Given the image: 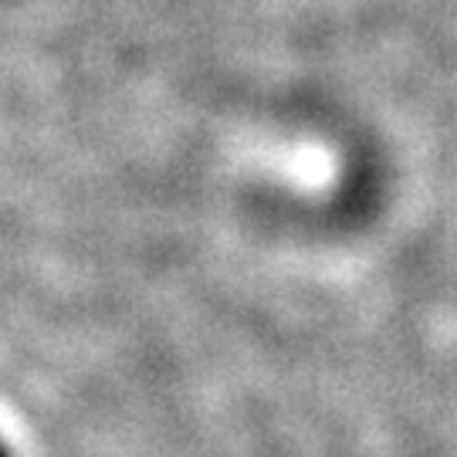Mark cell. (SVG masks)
I'll return each mask as SVG.
<instances>
[{
  "mask_svg": "<svg viewBox=\"0 0 457 457\" xmlns=\"http://www.w3.org/2000/svg\"><path fill=\"white\" fill-rule=\"evenodd\" d=\"M0 457H4V454H0Z\"/></svg>",
  "mask_w": 457,
  "mask_h": 457,
  "instance_id": "obj_1",
  "label": "cell"
}]
</instances>
